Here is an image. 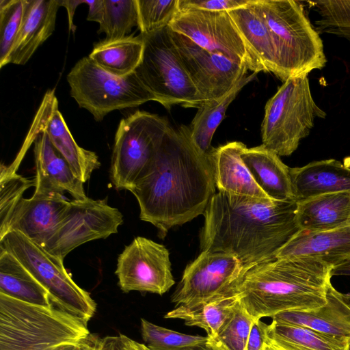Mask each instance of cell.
Masks as SVG:
<instances>
[{"mask_svg":"<svg viewBox=\"0 0 350 350\" xmlns=\"http://www.w3.org/2000/svg\"><path fill=\"white\" fill-rule=\"evenodd\" d=\"M209 152L193 143L189 128L170 126L144 176L131 193L141 220L149 222L163 239L176 226L203 215L215 194Z\"/></svg>","mask_w":350,"mask_h":350,"instance_id":"6da1fadb","label":"cell"},{"mask_svg":"<svg viewBox=\"0 0 350 350\" xmlns=\"http://www.w3.org/2000/svg\"><path fill=\"white\" fill-rule=\"evenodd\" d=\"M295 200H277L218 191L203 214L201 252L235 256L243 271L275 259L299 230Z\"/></svg>","mask_w":350,"mask_h":350,"instance_id":"7a4b0ae2","label":"cell"},{"mask_svg":"<svg viewBox=\"0 0 350 350\" xmlns=\"http://www.w3.org/2000/svg\"><path fill=\"white\" fill-rule=\"evenodd\" d=\"M333 266L306 257L275 258L245 269L224 291L254 319L324 306Z\"/></svg>","mask_w":350,"mask_h":350,"instance_id":"3957f363","label":"cell"},{"mask_svg":"<svg viewBox=\"0 0 350 350\" xmlns=\"http://www.w3.org/2000/svg\"><path fill=\"white\" fill-rule=\"evenodd\" d=\"M90 334L88 323L54 306L0 293V350H74Z\"/></svg>","mask_w":350,"mask_h":350,"instance_id":"277c9868","label":"cell"},{"mask_svg":"<svg viewBox=\"0 0 350 350\" xmlns=\"http://www.w3.org/2000/svg\"><path fill=\"white\" fill-rule=\"evenodd\" d=\"M254 8L267 23L273 36L278 78L308 75L326 63L323 42L306 17L302 5L293 0H254Z\"/></svg>","mask_w":350,"mask_h":350,"instance_id":"5b68a950","label":"cell"},{"mask_svg":"<svg viewBox=\"0 0 350 350\" xmlns=\"http://www.w3.org/2000/svg\"><path fill=\"white\" fill-rule=\"evenodd\" d=\"M325 116L313 100L308 75L289 78L265 105L262 145L278 156H289L308 135L315 118Z\"/></svg>","mask_w":350,"mask_h":350,"instance_id":"8992f818","label":"cell"},{"mask_svg":"<svg viewBox=\"0 0 350 350\" xmlns=\"http://www.w3.org/2000/svg\"><path fill=\"white\" fill-rule=\"evenodd\" d=\"M139 36L144 51L135 72L156 101L167 110L175 105L198 109L204 105V100L183 67L170 27Z\"/></svg>","mask_w":350,"mask_h":350,"instance_id":"52a82bcc","label":"cell"},{"mask_svg":"<svg viewBox=\"0 0 350 350\" xmlns=\"http://www.w3.org/2000/svg\"><path fill=\"white\" fill-rule=\"evenodd\" d=\"M0 247L12 254L46 289L54 306L86 323L93 317L96 304L75 282L64 260L18 231H10L1 238Z\"/></svg>","mask_w":350,"mask_h":350,"instance_id":"ba28073f","label":"cell"},{"mask_svg":"<svg viewBox=\"0 0 350 350\" xmlns=\"http://www.w3.org/2000/svg\"><path fill=\"white\" fill-rule=\"evenodd\" d=\"M66 78L71 96L97 122L112 111L156 101L135 72L124 77L115 76L103 70L89 57L79 60Z\"/></svg>","mask_w":350,"mask_h":350,"instance_id":"9c48e42d","label":"cell"},{"mask_svg":"<svg viewBox=\"0 0 350 350\" xmlns=\"http://www.w3.org/2000/svg\"><path fill=\"white\" fill-rule=\"evenodd\" d=\"M170 126L165 118L144 111H136L120 120L110 168L117 189L131 191L146 172Z\"/></svg>","mask_w":350,"mask_h":350,"instance_id":"30bf717a","label":"cell"},{"mask_svg":"<svg viewBox=\"0 0 350 350\" xmlns=\"http://www.w3.org/2000/svg\"><path fill=\"white\" fill-rule=\"evenodd\" d=\"M168 26L210 53L225 56L254 72H265L228 12L178 10Z\"/></svg>","mask_w":350,"mask_h":350,"instance_id":"8fae6325","label":"cell"},{"mask_svg":"<svg viewBox=\"0 0 350 350\" xmlns=\"http://www.w3.org/2000/svg\"><path fill=\"white\" fill-rule=\"evenodd\" d=\"M122 223L121 212L109 205L106 199H73L69 201L63 219L43 248L64 260L79 245L117 233Z\"/></svg>","mask_w":350,"mask_h":350,"instance_id":"7c38bea8","label":"cell"},{"mask_svg":"<svg viewBox=\"0 0 350 350\" xmlns=\"http://www.w3.org/2000/svg\"><path fill=\"white\" fill-rule=\"evenodd\" d=\"M124 293L139 291L162 295L175 284L168 250L143 237H135L118 258L115 271Z\"/></svg>","mask_w":350,"mask_h":350,"instance_id":"4fadbf2b","label":"cell"},{"mask_svg":"<svg viewBox=\"0 0 350 350\" xmlns=\"http://www.w3.org/2000/svg\"><path fill=\"white\" fill-rule=\"evenodd\" d=\"M170 35L183 67L205 104L221 99L245 76L246 66L208 52L171 28Z\"/></svg>","mask_w":350,"mask_h":350,"instance_id":"5bb4252c","label":"cell"},{"mask_svg":"<svg viewBox=\"0 0 350 350\" xmlns=\"http://www.w3.org/2000/svg\"><path fill=\"white\" fill-rule=\"evenodd\" d=\"M243 271L242 262L232 254L201 252L187 265L171 301L178 306L211 299L222 294Z\"/></svg>","mask_w":350,"mask_h":350,"instance_id":"9a60e30c","label":"cell"},{"mask_svg":"<svg viewBox=\"0 0 350 350\" xmlns=\"http://www.w3.org/2000/svg\"><path fill=\"white\" fill-rule=\"evenodd\" d=\"M33 123L44 131L51 144L69 164L75 175L83 183L100 167L98 155L79 146L74 139L59 110L55 90H48L35 115Z\"/></svg>","mask_w":350,"mask_h":350,"instance_id":"2e32d148","label":"cell"},{"mask_svg":"<svg viewBox=\"0 0 350 350\" xmlns=\"http://www.w3.org/2000/svg\"><path fill=\"white\" fill-rule=\"evenodd\" d=\"M69 201L59 193L23 198L0 239L10 231H18L44 247L63 219Z\"/></svg>","mask_w":350,"mask_h":350,"instance_id":"e0dca14e","label":"cell"},{"mask_svg":"<svg viewBox=\"0 0 350 350\" xmlns=\"http://www.w3.org/2000/svg\"><path fill=\"white\" fill-rule=\"evenodd\" d=\"M38 131L40 133L34 141L33 149L36 169L33 195H64L68 192L73 199L86 198L83 183L75 175L68 162L53 146L47 134Z\"/></svg>","mask_w":350,"mask_h":350,"instance_id":"ac0fdd59","label":"cell"},{"mask_svg":"<svg viewBox=\"0 0 350 350\" xmlns=\"http://www.w3.org/2000/svg\"><path fill=\"white\" fill-rule=\"evenodd\" d=\"M59 0H23L21 24L2 67L25 65L55 30Z\"/></svg>","mask_w":350,"mask_h":350,"instance_id":"d6986e66","label":"cell"},{"mask_svg":"<svg viewBox=\"0 0 350 350\" xmlns=\"http://www.w3.org/2000/svg\"><path fill=\"white\" fill-rule=\"evenodd\" d=\"M350 256V226L328 231L299 230L275 258L306 257L334 266Z\"/></svg>","mask_w":350,"mask_h":350,"instance_id":"ffe728a7","label":"cell"},{"mask_svg":"<svg viewBox=\"0 0 350 350\" xmlns=\"http://www.w3.org/2000/svg\"><path fill=\"white\" fill-rule=\"evenodd\" d=\"M326 304L309 311L291 310L273 316L272 321L305 327L330 336L350 339V307L343 294L329 284Z\"/></svg>","mask_w":350,"mask_h":350,"instance_id":"44dd1931","label":"cell"},{"mask_svg":"<svg viewBox=\"0 0 350 350\" xmlns=\"http://www.w3.org/2000/svg\"><path fill=\"white\" fill-rule=\"evenodd\" d=\"M246 146L231 142L209 152L215 187L219 191L260 198H270L256 184L241 159Z\"/></svg>","mask_w":350,"mask_h":350,"instance_id":"7402d4cb","label":"cell"},{"mask_svg":"<svg viewBox=\"0 0 350 350\" xmlns=\"http://www.w3.org/2000/svg\"><path fill=\"white\" fill-rule=\"evenodd\" d=\"M290 174L296 202L326 193L350 191V167L334 159L290 167Z\"/></svg>","mask_w":350,"mask_h":350,"instance_id":"603a6c76","label":"cell"},{"mask_svg":"<svg viewBox=\"0 0 350 350\" xmlns=\"http://www.w3.org/2000/svg\"><path fill=\"white\" fill-rule=\"evenodd\" d=\"M241 159L258 186L270 198L295 200L290 167L275 152L262 144L246 148L241 154Z\"/></svg>","mask_w":350,"mask_h":350,"instance_id":"cb8c5ba5","label":"cell"},{"mask_svg":"<svg viewBox=\"0 0 350 350\" xmlns=\"http://www.w3.org/2000/svg\"><path fill=\"white\" fill-rule=\"evenodd\" d=\"M297 203L299 230L321 232L350 226V191L323 194Z\"/></svg>","mask_w":350,"mask_h":350,"instance_id":"d4e9b609","label":"cell"},{"mask_svg":"<svg viewBox=\"0 0 350 350\" xmlns=\"http://www.w3.org/2000/svg\"><path fill=\"white\" fill-rule=\"evenodd\" d=\"M252 2L245 7L228 12L245 41L256 55L265 72L278 77L276 50L271 32Z\"/></svg>","mask_w":350,"mask_h":350,"instance_id":"484cf974","label":"cell"},{"mask_svg":"<svg viewBox=\"0 0 350 350\" xmlns=\"http://www.w3.org/2000/svg\"><path fill=\"white\" fill-rule=\"evenodd\" d=\"M0 293L32 304L53 306L46 289L12 254L1 247Z\"/></svg>","mask_w":350,"mask_h":350,"instance_id":"4316f807","label":"cell"},{"mask_svg":"<svg viewBox=\"0 0 350 350\" xmlns=\"http://www.w3.org/2000/svg\"><path fill=\"white\" fill-rule=\"evenodd\" d=\"M267 341L282 350H350V339L323 334L311 329L272 321Z\"/></svg>","mask_w":350,"mask_h":350,"instance_id":"83f0119b","label":"cell"},{"mask_svg":"<svg viewBox=\"0 0 350 350\" xmlns=\"http://www.w3.org/2000/svg\"><path fill=\"white\" fill-rule=\"evenodd\" d=\"M237 302L235 295L222 293L194 305L176 306L164 317L183 320L186 325L203 329L206 336L211 338L230 317Z\"/></svg>","mask_w":350,"mask_h":350,"instance_id":"f1b7e54d","label":"cell"},{"mask_svg":"<svg viewBox=\"0 0 350 350\" xmlns=\"http://www.w3.org/2000/svg\"><path fill=\"white\" fill-rule=\"evenodd\" d=\"M143 51L144 42L139 35L129 36L120 40L96 43L88 57L106 72L124 77L135 71Z\"/></svg>","mask_w":350,"mask_h":350,"instance_id":"f546056e","label":"cell"},{"mask_svg":"<svg viewBox=\"0 0 350 350\" xmlns=\"http://www.w3.org/2000/svg\"><path fill=\"white\" fill-rule=\"evenodd\" d=\"M257 73L253 72L244 77L221 99L206 103L198 108L189 126L191 139L196 148L204 153H208L213 136L224 120L230 104L234 100L241 90L253 80Z\"/></svg>","mask_w":350,"mask_h":350,"instance_id":"4dcf8cb0","label":"cell"},{"mask_svg":"<svg viewBox=\"0 0 350 350\" xmlns=\"http://www.w3.org/2000/svg\"><path fill=\"white\" fill-rule=\"evenodd\" d=\"M98 33L105 41L124 38L134 27H138L137 0H103V13Z\"/></svg>","mask_w":350,"mask_h":350,"instance_id":"1f68e13d","label":"cell"},{"mask_svg":"<svg viewBox=\"0 0 350 350\" xmlns=\"http://www.w3.org/2000/svg\"><path fill=\"white\" fill-rule=\"evenodd\" d=\"M254 321L238 301L232 314L217 334L207 337L206 346L211 350H246Z\"/></svg>","mask_w":350,"mask_h":350,"instance_id":"d6a6232c","label":"cell"},{"mask_svg":"<svg viewBox=\"0 0 350 350\" xmlns=\"http://www.w3.org/2000/svg\"><path fill=\"white\" fill-rule=\"evenodd\" d=\"M141 334L150 350H194L206 345L207 336L189 335L155 325L141 319Z\"/></svg>","mask_w":350,"mask_h":350,"instance_id":"836d02e7","label":"cell"},{"mask_svg":"<svg viewBox=\"0 0 350 350\" xmlns=\"http://www.w3.org/2000/svg\"><path fill=\"white\" fill-rule=\"evenodd\" d=\"M10 165H1L0 170V235L5 231L16 206L24 192L35 187V179L25 178Z\"/></svg>","mask_w":350,"mask_h":350,"instance_id":"e575fe53","label":"cell"},{"mask_svg":"<svg viewBox=\"0 0 350 350\" xmlns=\"http://www.w3.org/2000/svg\"><path fill=\"white\" fill-rule=\"evenodd\" d=\"M319 16L316 31L336 35L350 42V0L309 1Z\"/></svg>","mask_w":350,"mask_h":350,"instance_id":"d590c367","label":"cell"},{"mask_svg":"<svg viewBox=\"0 0 350 350\" xmlns=\"http://www.w3.org/2000/svg\"><path fill=\"white\" fill-rule=\"evenodd\" d=\"M138 28L147 34L170 25L178 12V0H137Z\"/></svg>","mask_w":350,"mask_h":350,"instance_id":"8d00e7d4","label":"cell"},{"mask_svg":"<svg viewBox=\"0 0 350 350\" xmlns=\"http://www.w3.org/2000/svg\"><path fill=\"white\" fill-rule=\"evenodd\" d=\"M23 0L0 1V68L8 56L21 27Z\"/></svg>","mask_w":350,"mask_h":350,"instance_id":"74e56055","label":"cell"},{"mask_svg":"<svg viewBox=\"0 0 350 350\" xmlns=\"http://www.w3.org/2000/svg\"><path fill=\"white\" fill-rule=\"evenodd\" d=\"M253 0H178V10H202L230 12L245 7Z\"/></svg>","mask_w":350,"mask_h":350,"instance_id":"f35d334b","label":"cell"},{"mask_svg":"<svg viewBox=\"0 0 350 350\" xmlns=\"http://www.w3.org/2000/svg\"><path fill=\"white\" fill-rule=\"evenodd\" d=\"M268 324L261 319H254L248 337L246 350H265L267 342Z\"/></svg>","mask_w":350,"mask_h":350,"instance_id":"ab89813d","label":"cell"},{"mask_svg":"<svg viewBox=\"0 0 350 350\" xmlns=\"http://www.w3.org/2000/svg\"><path fill=\"white\" fill-rule=\"evenodd\" d=\"M89 8L87 20L100 23L103 13V0H84Z\"/></svg>","mask_w":350,"mask_h":350,"instance_id":"60d3db41","label":"cell"},{"mask_svg":"<svg viewBox=\"0 0 350 350\" xmlns=\"http://www.w3.org/2000/svg\"><path fill=\"white\" fill-rule=\"evenodd\" d=\"M59 1L60 6L64 7L67 10L69 31L75 33L77 28L73 24L75 12L79 5L84 3V0H59Z\"/></svg>","mask_w":350,"mask_h":350,"instance_id":"b9f144b4","label":"cell"},{"mask_svg":"<svg viewBox=\"0 0 350 350\" xmlns=\"http://www.w3.org/2000/svg\"><path fill=\"white\" fill-rule=\"evenodd\" d=\"M102 338L96 334L89 336L74 350H100Z\"/></svg>","mask_w":350,"mask_h":350,"instance_id":"7bdbcfd3","label":"cell"},{"mask_svg":"<svg viewBox=\"0 0 350 350\" xmlns=\"http://www.w3.org/2000/svg\"><path fill=\"white\" fill-rule=\"evenodd\" d=\"M118 336L123 350H150L144 344L133 340L124 334Z\"/></svg>","mask_w":350,"mask_h":350,"instance_id":"ee69618b","label":"cell"},{"mask_svg":"<svg viewBox=\"0 0 350 350\" xmlns=\"http://www.w3.org/2000/svg\"><path fill=\"white\" fill-rule=\"evenodd\" d=\"M332 277L334 275L350 276V256L334 265L331 271Z\"/></svg>","mask_w":350,"mask_h":350,"instance_id":"f6af8a7d","label":"cell"},{"mask_svg":"<svg viewBox=\"0 0 350 350\" xmlns=\"http://www.w3.org/2000/svg\"><path fill=\"white\" fill-rule=\"evenodd\" d=\"M100 350H123L119 336H106L102 338Z\"/></svg>","mask_w":350,"mask_h":350,"instance_id":"bcb514c9","label":"cell"},{"mask_svg":"<svg viewBox=\"0 0 350 350\" xmlns=\"http://www.w3.org/2000/svg\"><path fill=\"white\" fill-rule=\"evenodd\" d=\"M265 350H282L280 348L269 343L268 341L267 342V344L265 347Z\"/></svg>","mask_w":350,"mask_h":350,"instance_id":"7dc6e473","label":"cell"},{"mask_svg":"<svg viewBox=\"0 0 350 350\" xmlns=\"http://www.w3.org/2000/svg\"><path fill=\"white\" fill-rule=\"evenodd\" d=\"M343 298L347 305L350 307V293L343 294Z\"/></svg>","mask_w":350,"mask_h":350,"instance_id":"c3c4849f","label":"cell"},{"mask_svg":"<svg viewBox=\"0 0 350 350\" xmlns=\"http://www.w3.org/2000/svg\"><path fill=\"white\" fill-rule=\"evenodd\" d=\"M194 350H211V349H210L206 345H204V346L199 347Z\"/></svg>","mask_w":350,"mask_h":350,"instance_id":"681fc988","label":"cell"}]
</instances>
